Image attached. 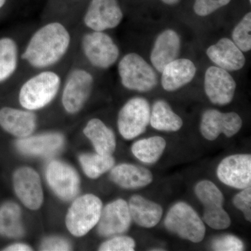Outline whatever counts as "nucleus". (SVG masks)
Listing matches in <instances>:
<instances>
[{"mask_svg":"<svg viewBox=\"0 0 251 251\" xmlns=\"http://www.w3.org/2000/svg\"><path fill=\"white\" fill-rule=\"evenodd\" d=\"M4 251H32L31 247L29 246L26 245V244H16L14 245L9 246V247H6V249H4Z\"/></svg>","mask_w":251,"mask_h":251,"instance_id":"36","label":"nucleus"},{"mask_svg":"<svg viewBox=\"0 0 251 251\" xmlns=\"http://www.w3.org/2000/svg\"><path fill=\"white\" fill-rule=\"evenodd\" d=\"M150 122L153 128L161 131H177L183 126L181 117L163 100H156L153 104Z\"/></svg>","mask_w":251,"mask_h":251,"instance_id":"24","label":"nucleus"},{"mask_svg":"<svg viewBox=\"0 0 251 251\" xmlns=\"http://www.w3.org/2000/svg\"><path fill=\"white\" fill-rule=\"evenodd\" d=\"M161 1L166 4L175 5L179 3L180 0H161Z\"/></svg>","mask_w":251,"mask_h":251,"instance_id":"37","label":"nucleus"},{"mask_svg":"<svg viewBox=\"0 0 251 251\" xmlns=\"http://www.w3.org/2000/svg\"><path fill=\"white\" fill-rule=\"evenodd\" d=\"M161 73L162 87L167 92H174L193 80L196 67L190 59H176L167 64Z\"/></svg>","mask_w":251,"mask_h":251,"instance_id":"19","label":"nucleus"},{"mask_svg":"<svg viewBox=\"0 0 251 251\" xmlns=\"http://www.w3.org/2000/svg\"><path fill=\"white\" fill-rule=\"evenodd\" d=\"M84 134L93 144L96 152L112 155L116 149L115 133L99 119H92L86 125Z\"/></svg>","mask_w":251,"mask_h":251,"instance_id":"23","label":"nucleus"},{"mask_svg":"<svg viewBox=\"0 0 251 251\" xmlns=\"http://www.w3.org/2000/svg\"><path fill=\"white\" fill-rule=\"evenodd\" d=\"M166 228L181 239L193 243L202 242L206 228L203 221L192 206L179 202L172 206L164 221Z\"/></svg>","mask_w":251,"mask_h":251,"instance_id":"3","label":"nucleus"},{"mask_svg":"<svg viewBox=\"0 0 251 251\" xmlns=\"http://www.w3.org/2000/svg\"><path fill=\"white\" fill-rule=\"evenodd\" d=\"M36 125V117L33 112L9 107L0 110V126L14 136H29L35 129Z\"/></svg>","mask_w":251,"mask_h":251,"instance_id":"18","label":"nucleus"},{"mask_svg":"<svg viewBox=\"0 0 251 251\" xmlns=\"http://www.w3.org/2000/svg\"><path fill=\"white\" fill-rule=\"evenodd\" d=\"M128 205L132 220L145 228L155 227L163 216V208L160 204L139 195L132 196Z\"/></svg>","mask_w":251,"mask_h":251,"instance_id":"22","label":"nucleus"},{"mask_svg":"<svg viewBox=\"0 0 251 251\" xmlns=\"http://www.w3.org/2000/svg\"><path fill=\"white\" fill-rule=\"evenodd\" d=\"M61 85L58 74L41 72L26 81L19 93V101L23 108L36 110L49 105L57 95Z\"/></svg>","mask_w":251,"mask_h":251,"instance_id":"2","label":"nucleus"},{"mask_svg":"<svg viewBox=\"0 0 251 251\" xmlns=\"http://www.w3.org/2000/svg\"><path fill=\"white\" fill-rule=\"evenodd\" d=\"M81 166L88 177L97 179L110 171L115 165V158L112 155L99 153H85L79 157Z\"/></svg>","mask_w":251,"mask_h":251,"instance_id":"28","label":"nucleus"},{"mask_svg":"<svg viewBox=\"0 0 251 251\" xmlns=\"http://www.w3.org/2000/svg\"><path fill=\"white\" fill-rule=\"evenodd\" d=\"M206 54L218 67L227 72L240 70L245 65L246 59L242 51L227 38H223L208 48Z\"/></svg>","mask_w":251,"mask_h":251,"instance_id":"16","label":"nucleus"},{"mask_svg":"<svg viewBox=\"0 0 251 251\" xmlns=\"http://www.w3.org/2000/svg\"><path fill=\"white\" fill-rule=\"evenodd\" d=\"M150 104L146 99L135 97L122 107L118 115V129L126 140H132L143 134L150 123Z\"/></svg>","mask_w":251,"mask_h":251,"instance_id":"6","label":"nucleus"},{"mask_svg":"<svg viewBox=\"0 0 251 251\" xmlns=\"http://www.w3.org/2000/svg\"><path fill=\"white\" fill-rule=\"evenodd\" d=\"M0 235L21 238L24 235L21 210L14 202H6L0 207Z\"/></svg>","mask_w":251,"mask_h":251,"instance_id":"26","label":"nucleus"},{"mask_svg":"<svg viewBox=\"0 0 251 251\" xmlns=\"http://www.w3.org/2000/svg\"><path fill=\"white\" fill-rule=\"evenodd\" d=\"M13 184L16 196L26 207L37 210L42 205L44 193L39 175L32 168L22 167L15 172Z\"/></svg>","mask_w":251,"mask_h":251,"instance_id":"13","label":"nucleus"},{"mask_svg":"<svg viewBox=\"0 0 251 251\" xmlns=\"http://www.w3.org/2000/svg\"><path fill=\"white\" fill-rule=\"evenodd\" d=\"M166 148L165 139L153 136L135 142L132 145L131 151L139 161L146 164H153L161 158Z\"/></svg>","mask_w":251,"mask_h":251,"instance_id":"27","label":"nucleus"},{"mask_svg":"<svg viewBox=\"0 0 251 251\" xmlns=\"http://www.w3.org/2000/svg\"><path fill=\"white\" fill-rule=\"evenodd\" d=\"M94 85L92 74L84 69H74L68 75L63 91L62 102L66 111L75 114L90 98Z\"/></svg>","mask_w":251,"mask_h":251,"instance_id":"8","label":"nucleus"},{"mask_svg":"<svg viewBox=\"0 0 251 251\" xmlns=\"http://www.w3.org/2000/svg\"><path fill=\"white\" fill-rule=\"evenodd\" d=\"M110 179L120 187L137 189L151 184L153 175L147 168L128 163H122L112 168Z\"/></svg>","mask_w":251,"mask_h":251,"instance_id":"20","label":"nucleus"},{"mask_svg":"<svg viewBox=\"0 0 251 251\" xmlns=\"http://www.w3.org/2000/svg\"><path fill=\"white\" fill-rule=\"evenodd\" d=\"M211 248L216 251H242L244 250V244L236 236L224 234L213 239Z\"/></svg>","mask_w":251,"mask_h":251,"instance_id":"31","label":"nucleus"},{"mask_svg":"<svg viewBox=\"0 0 251 251\" xmlns=\"http://www.w3.org/2000/svg\"><path fill=\"white\" fill-rule=\"evenodd\" d=\"M63 144L62 135L52 133L22 138L16 142V147L25 154L46 156L57 152Z\"/></svg>","mask_w":251,"mask_h":251,"instance_id":"21","label":"nucleus"},{"mask_svg":"<svg viewBox=\"0 0 251 251\" xmlns=\"http://www.w3.org/2000/svg\"><path fill=\"white\" fill-rule=\"evenodd\" d=\"M6 0H0V9H1V8L4 6L5 3H6Z\"/></svg>","mask_w":251,"mask_h":251,"instance_id":"38","label":"nucleus"},{"mask_svg":"<svg viewBox=\"0 0 251 251\" xmlns=\"http://www.w3.org/2000/svg\"><path fill=\"white\" fill-rule=\"evenodd\" d=\"M233 204L237 209L244 213L247 221H251V186L244 188L233 198Z\"/></svg>","mask_w":251,"mask_h":251,"instance_id":"34","label":"nucleus"},{"mask_svg":"<svg viewBox=\"0 0 251 251\" xmlns=\"http://www.w3.org/2000/svg\"><path fill=\"white\" fill-rule=\"evenodd\" d=\"M70 244L65 239L59 237H50L46 239L41 244V251H70Z\"/></svg>","mask_w":251,"mask_h":251,"instance_id":"35","label":"nucleus"},{"mask_svg":"<svg viewBox=\"0 0 251 251\" xmlns=\"http://www.w3.org/2000/svg\"><path fill=\"white\" fill-rule=\"evenodd\" d=\"M122 85L128 90L148 92L158 83V77L152 67L137 53L126 54L118 64Z\"/></svg>","mask_w":251,"mask_h":251,"instance_id":"4","label":"nucleus"},{"mask_svg":"<svg viewBox=\"0 0 251 251\" xmlns=\"http://www.w3.org/2000/svg\"><path fill=\"white\" fill-rule=\"evenodd\" d=\"M251 14L247 13L234 28L232 33V41L242 52H249L251 49Z\"/></svg>","mask_w":251,"mask_h":251,"instance_id":"30","label":"nucleus"},{"mask_svg":"<svg viewBox=\"0 0 251 251\" xmlns=\"http://www.w3.org/2000/svg\"><path fill=\"white\" fill-rule=\"evenodd\" d=\"M242 126V120L236 112H222L209 109L202 114L201 131L205 139L213 141L221 133L230 138L237 134Z\"/></svg>","mask_w":251,"mask_h":251,"instance_id":"11","label":"nucleus"},{"mask_svg":"<svg viewBox=\"0 0 251 251\" xmlns=\"http://www.w3.org/2000/svg\"><path fill=\"white\" fill-rule=\"evenodd\" d=\"M218 178L230 187L244 189L251 184V155L234 154L225 158L218 166Z\"/></svg>","mask_w":251,"mask_h":251,"instance_id":"12","label":"nucleus"},{"mask_svg":"<svg viewBox=\"0 0 251 251\" xmlns=\"http://www.w3.org/2000/svg\"><path fill=\"white\" fill-rule=\"evenodd\" d=\"M181 49V40L179 34L173 29H166L157 36L150 59L153 67L158 72L163 69L170 62L177 58Z\"/></svg>","mask_w":251,"mask_h":251,"instance_id":"17","label":"nucleus"},{"mask_svg":"<svg viewBox=\"0 0 251 251\" xmlns=\"http://www.w3.org/2000/svg\"><path fill=\"white\" fill-rule=\"evenodd\" d=\"M129 208L125 200L118 199L102 209L98 222V232L101 237H108L125 233L131 224Z\"/></svg>","mask_w":251,"mask_h":251,"instance_id":"15","label":"nucleus"},{"mask_svg":"<svg viewBox=\"0 0 251 251\" xmlns=\"http://www.w3.org/2000/svg\"><path fill=\"white\" fill-rule=\"evenodd\" d=\"M135 242L131 237L118 236L103 243L99 247L100 251H133Z\"/></svg>","mask_w":251,"mask_h":251,"instance_id":"32","label":"nucleus"},{"mask_svg":"<svg viewBox=\"0 0 251 251\" xmlns=\"http://www.w3.org/2000/svg\"><path fill=\"white\" fill-rule=\"evenodd\" d=\"M46 179L54 193L64 201H71L78 194L80 177L72 166L59 161L50 162Z\"/></svg>","mask_w":251,"mask_h":251,"instance_id":"9","label":"nucleus"},{"mask_svg":"<svg viewBox=\"0 0 251 251\" xmlns=\"http://www.w3.org/2000/svg\"><path fill=\"white\" fill-rule=\"evenodd\" d=\"M230 1L231 0H196L193 9L198 16L204 17L213 14Z\"/></svg>","mask_w":251,"mask_h":251,"instance_id":"33","label":"nucleus"},{"mask_svg":"<svg viewBox=\"0 0 251 251\" xmlns=\"http://www.w3.org/2000/svg\"><path fill=\"white\" fill-rule=\"evenodd\" d=\"M195 193L204 206L203 216L214 215L222 212L224 202V195L212 181L202 180L196 184Z\"/></svg>","mask_w":251,"mask_h":251,"instance_id":"25","label":"nucleus"},{"mask_svg":"<svg viewBox=\"0 0 251 251\" xmlns=\"http://www.w3.org/2000/svg\"><path fill=\"white\" fill-rule=\"evenodd\" d=\"M18 46L14 39H0V82L7 80L18 66Z\"/></svg>","mask_w":251,"mask_h":251,"instance_id":"29","label":"nucleus"},{"mask_svg":"<svg viewBox=\"0 0 251 251\" xmlns=\"http://www.w3.org/2000/svg\"><path fill=\"white\" fill-rule=\"evenodd\" d=\"M82 49L86 58L94 67L106 69L118 59L120 50L111 37L103 31H93L85 34Z\"/></svg>","mask_w":251,"mask_h":251,"instance_id":"7","label":"nucleus"},{"mask_svg":"<svg viewBox=\"0 0 251 251\" xmlns=\"http://www.w3.org/2000/svg\"><path fill=\"white\" fill-rule=\"evenodd\" d=\"M249 1H250V2H251V0H249Z\"/></svg>","mask_w":251,"mask_h":251,"instance_id":"39","label":"nucleus"},{"mask_svg":"<svg viewBox=\"0 0 251 251\" xmlns=\"http://www.w3.org/2000/svg\"><path fill=\"white\" fill-rule=\"evenodd\" d=\"M123 19L118 0H91L84 23L93 31H103L117 27Z\"/></svg>","mask_w":251,"mask_h":251,"instance_id":"10","label":"nucleus"},{"mask_svg":"<svg viewBox=\"0 0 251 251\" xmlns=\"http://www.w3.org/2000/svg\"><path fill=\"white\" fill-rule=\"evenodd\" d=\"M71 36L60 23H49L33 34L22 59L36 69L54 65L67 53Z\"/></svg>","mask_w":251,"mask_h":251,"instance_id":"1","label":"nucleus"},{"mask_svg":"<svg viewBox=\"0 0 251 251\" xmlns=\"http://www.w3.org/2000/svg\"><path fill=\"white\" fill-rule=\"evenodd\" d=\"M204 91L211 103L226 105L232 102L237 84L228 72L218 67L206 69L204 75Z\"/></svg>","mask_w":251,"mask_h":251,"instance_id":"14","label":"nucleus"},{"mask_svg":"<svg viewBox=\"0 0 251 251\" xmlns=\"http://www.w3.org/2000/svg\"><path fill=\"white\" fill-rule=\"evenodd\" d=\"M101 201L92 194L77 198L68 211L66 217L67 229L73 235L85 236L98 224L101 214Z\"/></svg>","mask_w":251,"mask_h":251,"instance_id":"5","label":"nucleus"}]
</instances>
